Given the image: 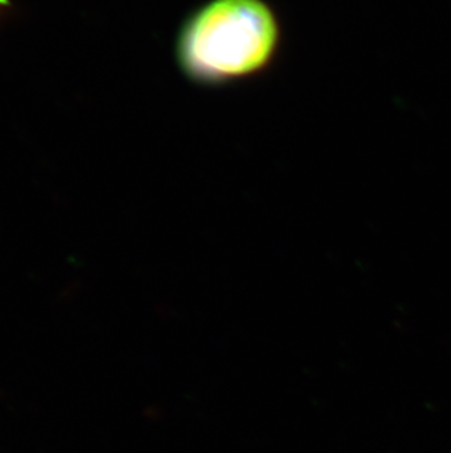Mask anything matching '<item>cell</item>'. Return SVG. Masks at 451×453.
I'll list each match as a JSON object with an SVG mask.
<instances>
[{
    "label": "cell",
    "mask_w": 451,
    "mask_h": 453,
    "mask_svg": "<svg viewBox=\"0 0 451 453\" xmlns=\"http://www.w3.org/2000/svg\"><path fill=\"white\" fill-rule=\"evenodd\" d=\"M281 43L280 18L267 0H205L183 18L173 50L187 81L222 88L269 71Z\"/></svg>",
    "instance_id": "cell-1"
},
{
    "label": "cell",
    "mask_w": 451,
    "mask_h": 453,
    "mask_svg": "<svg viewBox=\"0 0 451 453\" xmlns=\"http://www.w3.org/2000/svg\"><path fill=\"white\" fill-rule=\"evenodd\" d=\"M11 8V0H0V19L4 18V13Z\"/></svg>",
    "instance_id": "cell-2"
}]
</instances>
